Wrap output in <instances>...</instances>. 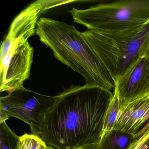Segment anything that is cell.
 <instances>
[{"mask_svg":"<svg viewBox=\"0 0 149 149\" xmlns=\"http://www.w3.org/2000/svg\"><path fill=\"white\" fill-rule=\"evenodd\" d=\"M19 139L6 122L0 123V149H17Z\"/></svg>","mask_w":149,"mask_h":149,"instance_id":"cell-12","label":"cell"},{"mask_svg":"<svg viewBox=\"0 0 149 149\" xmlns=\"http://www.w3.org/2000/svg\"><path fill=\"white\" fill-rule=\"evenodd\" d=\"M69 13L74 23L88 29L119 31L149 23V0H120L85 9L73 8Z\"/></svg>","mask_w":149,"mask_h":149,"instance_id":"cell-4","label":"cell"},{"mask_svg":"<svg viewBox=\"0 0 149 149\" xmlns=\"http://www.w3.org/2000/svg\"><path fill=\"white\" fill-rule=\"evenodd\" d=\"M47 1H37L29 5L16 16L10 27L5 43H26L36 33V26L42 14L48 10Z\"/></svg>","mask_w":149,"mask_h":149,"instance_id":"cell-8","label":"cell"},{"mask_svg":"<svg viewBox=\"0 0 149 149\" xmlns=\"http://www.w3.org/2000/svg\"><path fill=\"white\" fill-rule=\"evenodd\" d=\"M47 149H56L55 148H54V147H52V146H48Z\"/></svg>","mask_w":149,"mask_h":149,"instance_id":"cell-16","label":"cell"},{"mask_svg":"<svg viewBox=\"0 0 149 149\" xmlns=\"http://www.w3.org/2000/svg\"><path fill=\"white\" fill-rule=\"evenodd\" d=\"M120 109L119 97L116 90L115 89L114 97L110 103L105 114L102 135L113 130Z\"/></svg>","mask_w":149,"mask_h":149,"instance_id":"cell-11","label":"cell"},{"mask_svg":"<svg viewBox=\"0 0 149 149\" xmlns=\"http://www.w3.org/2000/svg\"><path fill=\"white\" fill-rule=\"evenodd\" d=\"M82 33L114 81L149 49V23L119 31L88 29Z\"/></svg>","mask_w":149,"mask_h":149,"instance_id":"cell-3","label":"cell"},{"mask_svg":"<svg viewBox=\"0 0 149 149\" xmlns=\"http://www.w3.org/2000/svg\"><path fill=\"white\" fill-rule=\"evenodd\" d=\"M34 49L29 41L14 42L1 61L0 91L8 94L24 87L29 79L33 59Z\"/></svg>","mask_w":149,"mask_h":149,"instance_id":"cell-6","label":"cell"},{"mask_svg":"<svg viewBox=\"0 0 149 149\" xmlns=\"http://www.w3.org/2000/svg\"><path fill=\"white\" fill-rule=\"evenodd\" d=\"M146 145L147 147L149 149V137L148 138V139H147V141H146Z\"/></svg>","mask_w":149,"mask_h":149,"instance_id":"cell-15","label":"cell"},{"mask_svg":"<svg viewBox=\"0 0 149 149\" xmlns=\"http://www.w3.org/2000/svg\"><path fill=\"white\" fill-rule=\"evenodd\" d=\"M149 137V126L138 136L135 138L133 143L127 149H149L146 143Z\"/></svg>","mask_w":149,"mask_h":149,"instance_id":"cell-14","label":"cell"},{"mask_svg":"<svg viewBox=\"0 0 149 149\" xmlns=\"http://www.w3.org/2000/svg\"><path fill=\"white\" fill-rule=\"evenodd\" d=\"M36 34L56 59L81 75L86 84L115 90V82L86 41L73 25L50 18H40Z\"/></svg>","mask_w":149,"mask_h":149,"instance_id":"cell-2","label":"cell"},{"mask_svg":"<svg viewBox=\"0 0 149 149\" xmlns=\"http://www.w3.org/2000/svg\"><path fill=\"white\" fill-rule=\"evenodd\" d=\"M134 139L130 134L113 129L102 135L95 149H127Z\"/></svg>","mask_w":149,"mask_h":149,"instance_id":"cell-10","label":"cell"},{"mask_svg":"<svg viewBox=\"0 0 149 149\" xmlns=\"http://www.w3.org/2000/svg\"><path fill=\"white\" fill-rule=\"evenodd\" d=\"M44 119L41 138L56 149H95L114 93L99 86L64 88Z\"/></svg>","mask_w":149,"mask_h":149,"instance_id":"cell-1","label":"cell"},{"mask_svg":"<svg viewBox=\"0 0 149 149\" xmlns=\"http://www.w3.org/2000/svg\"><path fill=\"white\" fill-rule=\"evenodd\" d=\"M55 96L39 94L24 87L0 98V110L9 118L15 117L28 124L31 134L41 136L44 119Z\"/></svg>","mask_w":149,"mask_h":149,"instance_id":"cell-5","label":"cell"},{"mask_svg":"<svg viewBox=\"0 0 149 149\" xmlns=\"http://www.w3.org/2000/svg\"><path fill=\"white\" fill-rule=\"evenodd\" d=\"M47 146L41 137L26 133L20 136L16 149H47Z\"/></svg>","mask_w":149,"mask_h":149,"instance_id":"cell-13","label":"cell"},{"mask_svg":"<svg viewBox=\"0 0 149 149\" xmlns=\"http://www.w3.org/2000/svg\"><path fill=\"white\" fill-rule=\"evenodd\" d=\"M114 82L120 110L130 103L149 96V49L136 58Z\"/></svg>","mask_w":149,"mask_h":149,"instance_id":"cell-7","label":"cell"},{"mask_svg":"<svg viewBox=\"0 0 149 149\" xmlns=\"http://www.w3.org/2000/svg\"><path fill=\"white\" fill-rule=\"evenodd\" d=\"M149 126V96L120 110L113 129L138 136Z\"/></svg>","mask_w":149,"mask_h":149,"instance_id":"cell-9","label":"cell"}]
</instances>
